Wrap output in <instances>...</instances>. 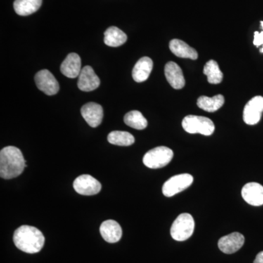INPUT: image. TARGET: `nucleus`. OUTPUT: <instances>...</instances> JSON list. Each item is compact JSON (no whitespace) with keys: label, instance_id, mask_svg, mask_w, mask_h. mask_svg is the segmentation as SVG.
<instances>
[{"label":"nucleus","instance_id":"nucleus-1","mask_svg":"<svg viewBox=\"0 0 263 263\" xmlns=\"http://www.w3.org/2000/svg\"><path fill=\"white\" fill-rule=\"evenodd\" d=\"M27 167L22 151L15 146H6L0 152V176L4 179L18 177Z\"/></svg>","mask_w":263,"mask_h":263},{"label":"nucleus","instance_id":"nucleus-2","mask_svg":"<svg viewBox=\"0 0 263 263\" xmlns=\"http://www.w3.org/2000/svg\"><path fill=\"white\" fill-rule=\"evenodd\" d=\"M13 242L22 252L35 254L43 249L45 237L42 232L34 227L22 226L14 232Z\"/></svg>","mask_w":263,"mask_h":263},{"label":"nucleus","instance_id":"nucleus-3","mask_svg":"<svg viewBox=\"0 0 263 263\" xmlns=\"http://www.w3.org/2000/svg\"><path fill=\"white\" fill-rule=\"evenodd\" d=\"M182 127L190 134L199 133L205 136H212L215 130L214 122L210 119L200 116H186L183 119Z\"/></svg>","mask_w":263,"mask_h":263},{"label":"nucleus","instance_id":"nucleus-4","mask_svg":"<svg viewBox=\"0 0 263 263\" xmlns=\"http://www.w3.org/2000/svg\"><path fill=\"white\" fill-rule=\"evenodd\" d=\"M195 230V220L190 214H180L173 223L171 228V237L177 241H184L193 235Z\"/></svg>","mask_w":263,"mask_h":263},{"label":"nucleus","instance_id":"nucleus-5","mask_svg":"<svg viewBox=\"0 0 263 263\" xmlns=\"http://www.w3.org/2000/svg\"><path fill=\"white\" fill-rule=\"evenodd\" d=\"M174 157V152L166 146H158L148 151L143 158V164L151 169L165 167Z\"/></svg>","mask_w":263,"mask_h":263},{"label":"nucleus","instance_id":"nucleus-6","mask_svg":"<svg viewBox=\"0 0 263 263\" xmlns=\"http://www.w3.org/2000/svg\"><path fill=\"white\" fill-rule=\"evenodd\" d=\"M193 183L192 175L183 174L176 175L167 180L162 186V193L164 196L171 197L176 194L186 190Z\"/></svg>","mask_w":263,"mask_h":263},{"label":"nucleus","instance_id":"nucleus-7","mask_svg":"<svg viewBox=\"0 0 263 263\" xmlns=\"http://www.w3.org/2000/svg\"><path fill=\"white\" fill-rule=\"evenodd\" d=\"M73 187L76 193L89 196L100 193L102 185L92 176L84 174L76 178L73 182Z\"/></svg>","mask_w":263,"mask_h":263},{"label":"nucleus","instance_id":"nucleus-8","mask_svg":"<svg viewBox=\"0 0 263 263\" xmlns=\"http://www.w3.org/2000/svg\"><path fill=\"white\" fill-rule=\"evenodd\" d=\"M38 89L47 95H54L60 90V85L54 76L48 70L39 71L34 77Z\"/></svg>","mask_w":263,"mask_h":263},{"label":"nucleus","instance_id":"nucleus-9","mask_svg":"<svg viewBox=\"0 0 263 263\" xmlns=\"http://www.w3.org/2000/svg\"><path fill=\"white\" fill-rule=\"evenodd\" d=\"M263 112V98L256 96L251 99L243 109V121L249 125H254L260 120Z\"/></svg>","mask_w":263,"mask_h":263},{"label":"nucleus","instance_id":"nucleus-10","mask_svg":"<svg viewBox=\"0 0 263 263\" xmlns=\"http://www.w3.org/2000/svg\"><path fill=\"white\" fill-rule=\"evenodd\" d=\"M245 242L243 235L239 233H233L221 237L218 242V247L223 253L231 254L238 252L245 245Z\"/></svg>","mask_w":263,"mask_h":263},{"label":"nucleus","instance_id":"nucleus-11","mask_svg":"<svg viewBox=\"0 0 263 263\" xmlns=\"http://www.w3.org/2000/svg\"><path fill=\"white\" fill-rule=\"evenodd\" d=\"M241 195L249 205L254 206L263 205V186L258 183H247L242 188Z\"/></svg>","mask_w":263,"mask_h":263},{"label":"nucleus","instance_id":"nucleus-12","mask_svg":"<svg viewBox=\"0 0 263 263\" xmlns=\"http://www.w3.org/2000/svg\"><path fill=\"white\" fill-rule=\"evenodd\" d=\"M81 114L88 124L97 127L101 124L103 119V109L101 105L95 103L85 104L81 108Z\"/></svg>","mask_w":263,"mask_h":263},{"label":"nucleus","instance_id":"nucleus-13","mask_svg":"<svg viewBox=\"0 0 263 263\" xmlns=\"http://www.w3.org/2000/svg\"><path fill=\"white\" fill-rule=\"evenodd\" d=\"M100 80L91 66H85L79 75L78 86L83 91H91L98 89Z\"/></svg>","mask_w":263,"mask_h":263},{"label":"nucleus","instance_id":"nucleus-14","mask_svg":"<svg viewBox=\"0 0 263 263\" xmlns=\"http://www.w3.org/2000/svg\"><path fill=\"white\" fill-rule=\"evenodd\" d=\"M100 232L103 239L108 243H117L122 238V230L120 224L117 221L111 219L102 223Z\"/></svg>","mask_w":263,"mask_h":263},{"label":"nucleus","instance_id":"nucleus-15","mask_svg":"<svg viewBox=\"0 0 263 263\" xmlns=\"http://www.w3.org/2000/svg\"><path fill=\"white\" fill-rule=\"evenodd\" d=\"M164 75L170 85L175 89H182L185 86V79L182 70L177 64L170 62L164 67Z\"/></svg>","mask_w":263,"mask_h":263},{"label":"nucleus","instance_id":"nucleus-16","mask_svg":"<svg viewBox=\"0 0 263 263\" xmlns=\"http://www.w3.org/2000/svg\"><path fill=\"white\" fill-rule=\"evenodd\" d=\"M81 70V60L80 57L76 53H71L67 55L62 62L60 70L64 76L70 79H75L80 75Z\"/></svg>","mask_w":263,"mask_h":263},{"label":"nucleus","instance_id":"nucleus-17","mask_svg":"<svg viewBox=\"0 0 263 263\" xmlns=\"http://www.w3.org/2000/svg\"><path fill=\"white\" fill-rule=\"evenodd\" d=\"M152 69H153V61L149 57H142L133 68V79L138 83L146 81L149 77Z\"/></svg>","mask_w":263,"mask_h":263},{"label":"nucleus","instance_id":"nucleus-18","mask_svg":"<svg viewBox=\"0 0 263 263\" xmlns=\"http://www.w3.org/2000/svg\"><path fill=\"white\" fill-rule=\"evenodd\" d=\"M170 49L176 57L181 58L191 59V60H197L198 57V53L195 48L189 46L187 43L183 42L179 39H174L170 42Z\"/></svg>","mask_w":263,"mask_h":263},{"label":"nucleus","instance_id":"nucleus-19","mask_svg":"<svg viewBox=\"0 0 263 263\" xmlns=\"http://www.w3.org/2000/svg\"><path fill=\"white\" fill-rule=\"evenodd\" d=\"M104 34V42L110 47H119L127 42V34L117 27H109Z\"/></svg>","mask_w":263,"mask_h":263},{"label":"nucleus","instance_id":"nucleus-20","mask_svg":"<svg viewBox=\"0 0 263 263\" xmlns=\"http://www.w3.org/2000/svg\"><path fill=\"white\" fill-rule=\"evenodd\" d=\"M42 5V0H15L13 8L15 13L27 16L37 11Z\"/></svg>","mask_w":263,"mask_h":263},{"label":"nucleus","instance_id":"nucleus-21","mask_svg":"<svg viewBox=\"0 0 263 263\" xmlns=\"http://www.w3.org/2000/svg\"><path fill=\"white\" fill-rule=\"evenodd\" d=\"M224 103V98L223 95H217L213 98L201 96L197 100V105L199 108L207 112H215L220 109Z\"/></svg>","mask_w":263,"mask_h":263},{"label":"nucleus","instance_id":"nucleus-22","mask_svg":"<svg viewBox=\"0 0 263 263\" xmlns=\"http://www.w3.org/2000/svg\"><path fill=\"white\" fill-rule=\"evenodd\" d=\"M108 141L116 146H129L135 143V138L128 132L113 131L109 133Z\"/></svg>","mask_w":263,"mask_h":263},{"label":"nucleus","instance_id":"nucleus-23","mask_svg":"<svg viewBox=\"0 0 263 263\" xmlns=\"http://www.w3.org/2000/svg\"><path fill=\"white\" fill-rule=\"evenodd\" d=\"M203 73L207 76L208 81L212 84H220L223 79L221 72L217 62L210 60L205 64L203 69Z\"/></svg>","mask_w":263,"mask_h":263},{"label":"nucleus","instance_id":"nucleus-24","mask_svg":"<svg viewBox=\"0 0 263 263\" xmlns=\"http://www.w3.org/2000/svg\"><path fill=\"white\" fill-rule=\"evenodd\" d=\"M124 121L129 127L139 130L144 129L148 125L146 118L138 110L129 111L124 116Z\"/></svg>","mask_w":263,"mask_h":263},{"label":"nucleus","instance_id":"nucleus-25","mask_svg":"<svg viewBox=\"0 0 263 263\" xmlns=\"http://www.w3.org/2000/svg\"><path fill=\"white\" fill-rule=\"evenodd\" d=\"M261 26L263 29V22H260ZM254 46L259 47V46H263V30L261 32H254ZM263 48V46H262Z\"/></svg>","mask_w":263,"mask_h":263},{"label":"nucleus","instance_id":"nucleus-26","mask_svg":"<svg viewBox=\"0 0 263 263\" xmlns=\"http://www.w3.org/2000/svg\"><path fill=\"white\" fill-rule=\"evenodd\" d=\"M254 263H263V251L259 252L254 259Z\"/></svg>","mask_w":263,"mask_h":263},{"label":"nucleus","instance_id":"nucleus-27","mask_svg":"<svg viewBox=\"0 0 263 263\" xmlns=\"http://www.w3.org/2000/svg\"><path fill=\"white\" fill-rule=\"evenodd\" d=\"M260 52L261 53H263V48H262V49H260Z\"/></svg>","mask_w":263,"mask_h":263}]
</instances>
